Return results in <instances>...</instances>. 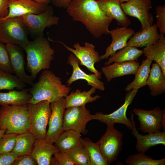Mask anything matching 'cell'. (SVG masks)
I'll return each instance as SVG.
<instances>
[{
    "label": "cell",
    "instance_id": "2",
    "mask_svg": "<svg viewBox=\"0 0 165 165\" xmlns=\"http://www.w3.org/2000/svg\"><path fill=\"white\" fill-rule=\"evenodd\" d=\"M31 86L29 93L32 97L28 103L34 104L44 101L51 103L65 97L71 89L68 85L63 84L61 78L48 69L44 70L38 81Z\"/></svg>",
    "mask_w": 165,
    "mask_h": 165
},
{
    "label": "cell",
    "instance_id": "37",
    "mask_svg": "<svg viewBox=\"0 0 165 165\" xmlns=\"http://www.w3.org/2000/svg\"><path fill=\"white\" fill-rule=\"evenodd\" d=\"M0 69L11 74L13 73L6 45L0 41Z\"/></svg>",
    "mask_w": 165,
    "mask_h": 165
},
{
    "label": "cell",
    "instance_id": "28",
    "mask_svg": "<svg viewBox=\"0 0 165 165\" xmlns=\"http://www.w3.org/2000/svg\"><path fill=\"white\" fill-rule=\"evenodd\" d=\"M32 95L29 89H23L21 91L10 90L8 92H0V105H21L27 104Z\"/></svg>",
    "mask_w": 165,
    "mask_h": 165
},
{
    "label": "cell",
    "instance_id": "48",
    "mask_svg": "<svg viewBox=\"0 0 165 165\" xmlns=\"http://www.w3.org/2000/svg\"><path fill=\"white\" fill-rule=\"evenodd\" d=\"M9 0H8V1H9Z\"/></svg>",
    "mask_w": 165,
    "mask_h": 165
},
{
    "label": "cell",
    "instance_id": "23",
    "mask_svg": "<svg viewBox=\"0 0 165 165\" xmlns=\"http://www.w3.org/2000/svg\"><path fill=\"white\" fill-rule=\"evenodd\" d=\"M58 150L53 145L45 140H36L31 155L38 165L51 164L52 156Z\"/></svg>",
    "mask_w": 165,
    "mask_h": 165
},
{
    "label": "cell",
    "instance_id": "35",
    "mask_svg": "<svg viewBox=\"0 0 165 165\" xmlns=\"http://www.w3.org/2000/svg\"><path fill=\"white\" fill-rule=\"evenodd\" d=\"M66 153L70 159L77 165H90L88 156L82 145Z\"/></svg>",
    "mask_w": 165,
    "mask_h": 165
},
{
    "label": "cell",
    "instance_id": "33",
    "mask_svg": "<svg viewBox=\"0 0 165 165\" xmlns=\"http://www.w3.org/2000/svg\"><path fill=\"white\" fill-rule=\"evenodd\" d=\"M26 86V84L16 75L0 69V90H10L15 88L22 90Z\"/></svg>",
    "mask_w": 165,
    "mask_h": 165
},
{
    "label": "cell",
    "instance_id": "11",
    "mask_svg": "<svg viewBox=\"0 0 165 165\" xmlns=\"http://www.w3.org/2000/svg\"><path fill=\"white\" fill-rule=\"evenodd\" d=\"M138 90H133L128 91L124 97L123 104L117 109L109 114H105L101 112H97L94 115V120H97L106 124L118 123L125 125L131 130L134 127L130 119L128 118L126 114L128 106L135 97Z\"/></svg>",
    "mask_w": 165,
    "mask_h": 165
},
{
    "label": "cell",
    "instance_id": "5",
    "mask_svg": "<svg viewBox=\"0 0 165 165\" xmlns=\"http://www.w3.org/2000/svg\"><path fill=\"white\" fill-rule=\"evenodd\" d=\"M28 31L20 16L0 19V41L23 48L30 41Z\"/></svg>",
    "mask_w": 165,
    "mask_h": 165
},
{
    "label": "cell",
    "instance_id": "42",
    "mask_svg": "<svg viewBox=\"0 0 165 165\" xmlns=\"http://www.w3.org/2000/svg\"><path fill=\"white\" fill-rule=\"evenodd\" d=\"M8 0H0V19L6 16L9 13Z\"/></svg>",
    "mask_w": 165,
    "mask_h": 165
},
{
    "label": "cell",
    "instance_id": "44",
    "mask_svg": "<svg viewBox=\"0 0 165 165\" xmlns=\"http://www.w3.org/2000/svg\"><path fill=\"white\" fill-rule=\"evenodd\" d=\"M40 4L47 6L51 2L52 0H33Z\"/></svg>",
    "mask_w": 165,
    "mask_h": 165
},
{
    "label": "cell",
    "instance_id": "24",
    "mask_svg": "<svg viewBox=\"0 0 165 165\" xmlns=\"http://www.w3.org/2000/svg\"><path fill=\"white\" fill-rule=\"evenodd\" d=\"M143 54L147 58L155 61L160 66L165 75V37L160 33V38L154 43L145 47Z\"/></svg>",
    "mask_w": 165,
    "mask_h": 165
},
{
    "label": "cell",
    "instance_id": "15",
    "mask_svg": "<svg viewBox=\"0 0 165 165\" xmlns=\"http://www.w3.org/2000/svg\"><path fill=\"white\" fill-rule=\"evenodd\" d=\"M13 72L26 84L30 85L33 83L34 79L25 72L24 50L21 47L12 44H6Z\"/></svg>",
    "mask_w": 165,
    "mask_h": 165
},
{
    "label": "cell",
    "instance_id": "46",
    "mask_svg": "<svg viewBox=\"0 0 165 165\" xmlns=\"http://www.w3.org/2000/svg\"><path fill=\"white\" fill-rule=\"evenodd\" d=\"M5 131L4 130L0 129V140L3 135L5 134Z\"/></svg>",
    "mask_w": 165,
    "mask_h": 165
},
{
    "label": "cell",
    "instance_id": "1",
    "mask_svg": "<svg viewBox=\"0 0 165 165\" xmlns=\"http://www.w3.org/2000/svg\"><path fill=\"white\" fill-rule=\"evenodd\" d=\"M67 12L75 21L82 23L95 38L108 35L109 27L113 19L105 15L95 0H73Z\"/></svg>",
    "mask_w": 165,
    "mask_h": 165
},
{
    "label": "cell",
    "instance_id": "27",
    "mask_svg": "<svg viewBox=\"0 0 165 165\" xmlns=\"http://www.w3.org/2000/svg\"><path fill=\"white\" fill-rule=\"evenodd\" d=\"M81 134L73 130L64 131L54 143L58 150L66 153L82 145L81 141Z\"/></svg>",
    "mask_w": 165,
    "mask_h": 165
},
{
    "label": "cell",
    "instance_id": "22",
    "mask_svg": "<svg viewBox=\"0 0 165 165\" xmlns=\"http://www.w3.org/2000/svg\"><path fill=\"white\" fill-rule=\"evenodd\" d=\"M156 24L141 31L134 33L127 43V46L135 47H146L155 43L160 38Z\"/></svg>",
    "mask_w": 165,
    "mask_h": 165
},
{
    "label": "cell",
    "instance_id": "38",
    "mask_svg": "<svg viewBox=\"0 0 165 165\" xmlns=\"http://www.w3.org/2000/svg\"><path fill=\"white\" fill-rule=\"evenodd\" d=\"M156 24L160 33H165V5L156 7Z\"/></svg>",
    "mask_w": 165,
    "mask_h": 165
},
{
    "label": "cell",
    "instance_id": "40",
    "mask_svg": "<svg viewBox=\"0 0 165 165\" xmlns=\"http://www.w3.org/2000/svg\"><path fill=\"white\" fill-rule=\"evenodd\" d=\"M35 160L31 154L24 155L18 156L12 165H36Z\"/></svg>",
    "mask_w": 165,
    "mask_h": 165
},
{
    "label": "cell",
    "instance_id": "34",
    "mask_svg": "<svg viewBox=\"0 0 165 165\" xmlns=\"http://www.w3.org/2000/svg\"><path fill=\"white\" fill-rule=\"evenodd\" d=\"M138 153L131 155L125 160V163L128 165H164L165 158L155 160L146 155L145 153Z\"/></svg>",
    "mask_w": 165,
    "mask_h": 165
},
{
    "label": "cell",
    "instance_id": "4",
    "mask_svg": "<svg viewBox=\"0 0 165 165\" xmlns=\"http://www.w3.org/2000/svg\"><path fill=\"white\" fill-rule=\"evenodd\" d=\"M30 122L27 104L2 105L0 108V129L5 134H17L29 132Z\"/></svg>",
    "mask_w": 165,
    "mask_h": 165
},
{
    "label": "cell",
    "instance_id": "26",
    "mask_svg": "<svg viewBox=\"0 0 165 165\" xmlns=\"http://www.w3.org/2000/svg\"><path fill=\"white\" fill-rule=\"evenodd\" d=\"M96 89L93 87L88 91H81L78 89L72 91L65 97V108L86 105L89 103H92L101 97L98 95L92 97L91 95L96 92Z\"/></svg>",
    "mask_w": 165,
    "mask_h": 165
},
{
    "label": "cell",
    "instance_id": "7",
    "mask_svg": "<svg viewBox=\"0 0 165 165\" xmlns=\"http://www.w3.org/2000/svg\"><path fill=\"white\" fill-rule=\"evenodd\" d=\"M106 125V132L96 143L104 157L110 165L117 160L122 150L123 134L115 128L114 124Z\"/></svg>",
    "mask_w": 165,
    "mask_h": 165
},
{
    "label": "cell",
    "instance_id": "9",
    "mask_svg": "<svg viewBox=\"0 0 165 165\" xmlns=\"http://www.w3.org/2000/svg\"><path fill=\"white\" fill-rule=\"evenodd\" d=\"M65 110L63 119L64 131L72 130L84 135L88 131L87 124L89 121L94 120V115L86 107V105L69 107Z\"/></svg>",
    "mask_w": 165,
    "mask_h": 165
},
{
    "label": "cell",
    "instance_id": "45",
    "mask_svg": "<svg viewBox=\"0 0 165 165\" xmlns=\"http://www.w3.org/2000/svg\"><path fill=\"white\" fill-rule=\"evenodd\" d=\"M162 128L163 131L165 130V110H163L162 115Z\"/></svg>",
    "mask_w": 165,
    "mask_h": 165
},
{
    "label": "cell",
    "instance_id": "3",
    "mask_svg": "<svg viewBox=\"0 0 165 165\" xmlns=\"http://www.w3.org/2000/svg\"><path fill=\"white\" fill-rule=\"evenodd\" d=\"M23 48L27 55V68L34 80L41 70L50 68L55 51L47 38H35Z\"/></svg>",
    "mask_w": 165,
    "mask_h": 165
},
{
    "label": "cell",
    "instance_id": "32",
    "mask_svg": "<svg viewBox=\"0 0 165 165\" xmlns=\"http://www.w3.org/2000/svg\"><path fill=\"white\" fill-rule=\"evenodd\" d=\"M80 141L87 152L90 165H109L96 142L88 138H81Z\"/></svg>",
    "mask_w": 165,
    "mask_h": 165
},
{
    "label": "cell",
    "instance_id": "6",
    "mask_svg": "<svg viewBox=\"0 0 165 165\" xmlns=\"http://www.w3.org/2000/svg\"><path fill=\"white\" fill-rule=\"evenodd\" d=\"M27 105L30 122L29 131L36 139L45 140L51 112L50 102L44 101L35 104L28 103Z\"/></svg>",
    "mask_w": 165,
    "mask_h": 165
},
{
    "label": "cell",
    "instance_id": "12",
    "mask_svg": "<svg viewBox=\"0 0 165 165\" xmlns=\"http://www.w3.org/2000/svg\"><path fill=\"white\" fill-rule=\"evenodd\" d=\"M121 7L127 16L136 17L140 21L141 31L153 25L154 19L149 12L152 7L151 0H130L122 3Z\"/></svg>",
    "mask_w": 165,
    "mask_h": 165
},
{
    "label": "cell",
    "instance_id": "25",
    "mask_svg": "<svg viewBox=\"0 0 165 165\" xmlns=\"http://www.w3.org/2000/svg\"><path fill=\"white\" fill-rule=\"evenodd\" d=\"M147 85L153 96H157L164 93L165 91V75L158 63L152 65L147 81Z\"/></svg>",
    "mask_w": 165,
    "mask_h": 165
},
{
    "label": "cell",
    "instance_id": "17",
    "mask_svg": "<svg viewBox=\"0 0 165 165\" xmlns=\"http://www.w3.org/2000/svg\"><path fill=\"white\" fill-rule=\"evenodd\" d=\"M130 119L133 124V128L131 130L132 134L136 139V150L138 152L145 153L152 147L158 145H165V131H159L148 133L143 135L140 134L137 130L134 121V115L131 112Z\"/></svg>",
    "mask_w": 165,
    "mask_h": 165
},
{
    "label": "cell",
    "instance_id": "16",
    "mask_svg": "<svg viewBox=\"0 0 165 165\" xmlns=\"http://www.w3.org/2000/svg\"><path fill=\"white\" fill-rule=\"evenodd\" d=\"M79 59L73 53H71L68 57L67 64L72 66V72L66 82L67 85L69 86L75 81L82 79L87 82L88 85L96 90L104 91L105 89L104 82L101 81L95 74H88L84 72L79 67Z\"/></svg>",
    "mask_w": 165,
    "mask_h": 165
},
{
    "label": "cell",
    "instance_id": "41",
    "mask_svg": "<svg viewBox=\"0 0 165 165\" xmlns=\"http://www.w3.org/2000/svg\"><path fill=\"white\" fill-rule=\"evenodd\" d=\"M17 155L12 152L0 154V165H12Z\"/></svg>",
    "mask_w": 165,
    "mask_h": 165
},
{
    "label": "cell",
    "instance_id": "39",
    "mask_svg": "<svg viewBox=\"0 0 165 165\" xmlns=\"http://www.w3.org/2000/svg\"><path fill=\"white\" fill-rule=\"evenodd\" d=\"M55 159V165H77L69 157L67 154L58 150L54 154Z\"/></svg>",
    "mask_w": 165,
    "mask_h": 165
},
{
    "label": "cell",
    "instance_id": "14",
    "mask_svg": "<svg viewBox=\"0 0 165 165\" xmlns=\"http://www.w3.org/2000/svg\"><path fill=\"white\" fill-rule=\"evenodd\" d=\"M133 112L138 116L139 122L138 129L144 133H155L160 131L162 128L163 110L159 107L152 109L146 110L134 108Z\"/></svg>",
    "mask_w": 165,
    "mask_h": 165
},
{
    "label": "cell",
    "instance_id": "18",
    "mask_svg": "<svg viewBox=\"0 0 165 165\" xmlns=\"http://www.w3.org/2000/svg\"><path fill=\"white\" fill-rule=\"evenodd\" d=\"M8 4V14L2 18L20 16L27 14H40L45 11L48 6L43 5L33 0H9Z\"/></svg>",
    "mask_w": 165,
    "mask_h": 165
},
{
    "label": "cell",
    "instance_id": "29",
    "mask_svg": "<svg viewBox=\"0 0 165 165\" xmlns=\"http://www.w3.org/2000/svg\"><path fill=\"white\" fill-rule=\"evenodd\" d=\"M152 61L147 58L143 60L135 75V77L132 82L129 84L125 89V91L133 90H138L146 85L150 71Z\"/></svg>",
    "mask_w": 165,
    "mask_h": 165
},
{
    "label": "cell",
    "instance_id": "19",
    "mask_svg": "<svg viewBox=\"0 0 165 165\" xmlns=\"http://www.w3.org/2000/svg\"><path fill=\"white\" fill-rule=\"evenodd\" d=\"M100 9L107 16L115 20L117 24L127 28L131 24L130 20L123 10L119 0H96Z\"/></svg>",
    "mask_w": 165,
    "mask_h": 165
},
{
    "label": "cell",
    "instance_id": "20",
    "mask_svg": "<svg viewBox=\"0 0 165 165\" xmlns=\"http://www.w3.org/2000/svg\"><path fill=\"white\" fill-rule=\"evenodd\" d=\"M134 33L131 28L117 27L110 31L112 42L105 50V53L100 56L101 60L107 59L117 51L127 46V43Z\"/></svg>",
    "mask_w": 165,
    "mask_h": 165
},
{
    "label": "cell",
    "instance_id": "13",
    "mask_svg": "<svg viewBox=\"0 0 165 165\" xmlns=\"http://www.w3.org/2000/svg\"><path fill=\"white\" fill-rule=\"evenodd\" d=\"M51 112L48 122V128L45 140L53 144L64 131L63 116L65 108V97L50 103Z\"/></svg>",
    "mask_w": 165,
    "mask_h": 165
},
{
    "label": "cell",
    "instance_id": "36",
    "mask_svg": "<svg viewBox=\"0 0 165 165\" xmlns=\"http://www.w3.org/2000/svg\"><path fill=\"white\" fill-rule=\"evenodd\" d=\"M17 134H5L0 140V154L12 152L14 147Z\"/></svg>",
    "mask_w": 165,
    "mask_h": 165
},
{
    "label": "cell",
    "instance_id": "47",
    "mask_svg": "<svg viewBox=\"0 0 165 165\" xmlns=\"http://www.w3.org/2000/svg\"><path fill=\"white\" fill-rule=\"evenodd\" d=\"M119 0L121 3H124V2H127L130 0Z\"/></svg>",
    "mask_w": 165,
    "mask_h": 165
},
{
    "label": "cell",
    "instance_id": "31",
    "mask_svg": "<svg viewBox=\"0 0 165 165\" xmlns=\"http://www.w3.org/2000/svg\"><path fill=\"white\" fill-rule=\"evenodd\" d=\"M143 54V50H139L137 47L127 46L110 56L104 64L107 66L114 62L135 61Z\"/></svg>",
    "mask_w": 165,
    "mask_h": 165
},
{
    "label": "cell",
    "instance_id": "21",
    "mask_svg": "<svg viewBox=\"0 0 165 165\" xmlns=\"http://www.w3.org/2000/svg\"><path fill=\"white\" fill-rule=\"evenodd\" d=\"M140 66L135 61L114 62V63L101 68L102 73L106 80L110 82L112 79L119 77L135 75Z\"/></svg>",
    "mask_w": 165,
    "mask_h": 165
},
{
    "label": "cell",
    "instance_id": "43",
    "mask_svg": "<svg viewBox=\"0 0 165 165\" xmlns=\"http://www.w3.org/2000/svg\"><path fill=\"white\" fill-rule=\"evenodd\" d=\"M73 0H52L51 3L54 6L58 8H66Z\"/></svg>",
    "mask_w": 165,
    "mask_h": 165
},
{
    "label": "cell",
    "instance_id": "8",
    "mask_svg": "<svg viewBox=\"0 0 165 165\" xmlns=\"http://www.w3.org/2000/svg\"><path fill=\"white\" fill-rule=\"evenodd\" d=\"M27 27L28 32L35 38L44 36L47 27L57 25L59 17L54 15L53 7L48 6L44 12L38 14H27L20 16Z\"/></svg>",
    "mask_w": 165,
    "mask_h": 165
},
{
    "label": "cell",
    "instance_id": "10",
    "mask_svg": "<svg viewBox=\"0 0 165 165\" xmlns=\"http://www.w3.org/2000/svg\"><path fill=\"white\" fill-rule=\"evenodd\" d=\"M62 44L68 50L71 52L79 59V65L85 66L90 72L95 74L100 79L102 73L96 69L94 64L101 61V59L98 53L95 50V46L92 43L86 42L82 46L78 42L75 43L73 48L66 45L63 42L56 41Z\"/></svg>",
    "mask_w": 165,
    "mask_h": 165
},
{
    "label": "cell",
    "instance_id": "30",
    "mask_svg": "<svg viewBox=\"0 0 165 165\" xmlns=\"http://www.w3.org/2000/svg\"><path fill=\"white\" fill-rule=\"evenodd\" d=\"M36 140L29 131L17 134L15 145L12 152L18 156L31 154Z\"/></svg>",
    "mask_w": 165,
    "mask_h": 165
}]
</instances>
